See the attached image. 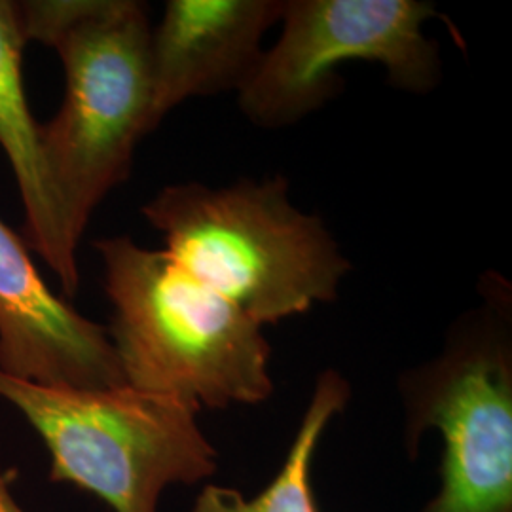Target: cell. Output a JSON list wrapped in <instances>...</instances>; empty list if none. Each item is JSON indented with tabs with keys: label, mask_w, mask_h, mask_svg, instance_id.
Returning <instances> with one entry per match:
<instances>
[{
	"label": "cell",
	"mask_w": 512,
	"mask_h": 512,
	"mask_svg": "<svg viewBox=\"0 0 512 512\" xmlns=\"http://www.w3.org/2000/svg\"><path fill=\"white\" fill-rule=\"evenodd\" d=\"M283 0H169L150 31V124L192 97L239 93L262 61Z\"/></svg>",
	"instance_id": "cell-8"
},
{
	"label": "cell",
	"mask_w": 512,
	"mask_h": 512,
	"mask_svg": "<svg viewBox=\"0 0 512 512\" xmlns=\"http://www.w3.org/2000/svg\"><path fill=\"white\" fill-rule=\"evenodd\" d=\"M484 279V302L450 327L429 361L404 370V444L418 456L427 431L442 439L440 486L416 512H512V300Z\"/></svg>",
	"instance_id": "cell-5"
},
{
	"label": "cell",
	"mask_w": 512,
	"mask_h": 512,
	"mask_svg": "<svg viewBox=\"0 0 512 512\" xmlns=\"http://www.w3.org/2000/svg\"><path fill=\"white\" fill-rule=\"evenodd\" d=\"M12 476L0 469V512H25L12 492Z\"/></svg>",
	"instance_id": "cell-11"
},
{
	"label": "cell",
	"mask_w": 512,
	"mask_h": 512,
	"mask_svg": "<svg viewBox=\"0 0 512 512\" xmlns=\"http://www.w3.org/2000/svg\"><path fill=\"white\" fill-rule=\"evenodd\" d=\"M0 370L50 387L126 385L109 330L48 289L23 241L2 220Z\"/></svg>",
	"instance_id": "cell-7"
},
{
	"label": "cell",
	"mask_w": 512,
	"mask_h": 512,
	"mask_svg": "<svg viewBox=\"0 0 512 512\" xmlns=\"http://www.w3.org/2000/svg\"><path fill=\"white\" fill-rule=\"evenodd\" d=\"M112 306L109 336L126 385L198 412L274 395L264 329L165 251L129 236L95 241Z\"/></svg>",
	"instance_id": "cell-2"
},
{
	"label": "cell",
	"mask_w": 512,
	"mask_h": 512,
	"mask_svg": "<svg viewBox=\"0 0 512 512\" xmlns=\"http://www.w3.org/2000/svg\"><path fill=\"white\" fill-rule=\"evenodd\" d=\"M165 253L262 329L336 302L351 262L325 222L289 200V181L171 184L143 205Z\"/></svg>",
	"instance_id": "cell-3"
},
{
	"label": "cell",
	"mask_w": 512,
	"mask_h": 512,
	"mask_svg": "<svg viewBox=\"0 0 512 512\" xmlns=\"http://www.w3.org/2000/svg\"><path fill=\"white\" fill-rule=\"evenodd\" d=\"M435 16L421 0H283L281 37L238 93L239 109L258 128L294 126L338 97L336 67L349 61L380 63L397 90L429 93L442 80L439 44L423 35Z\"/></svg>",
	"instance_id": "cell-6"
},
{
	"label": "cell",
	"mask_w": 512,
	"mask_h": 512,
	"mask_svg": "<svg viewBox=\"0 0 512 512\" xmlns=\"http://www.w3.org/2000/svg\"><path fill=\"white\" fill-rule=\"evenodd\" d=\"M25 40L59 55L63 105L40 141L65 238L78 251L97 205L129 177L150 124V23L135 0L19 2Z\"/></svg>",
	"instance_id": "cell-1"
},
{
	"label": "cell",
	"mask_w": 512,
	"mask_h": 512,
	"mask_svg": "<svg viewBox=\"0 0 512 512\" xmlns=\"http://www.w3.org/2000/svg\"><path fill=\"white\" fill-rule=\"evenodd\" d=\"M349 399L348 380L336 370H323L315 380L287 458L266 490L245 497L236 488L209 482L190 512H319L311 488L313 458L330 421L346 410Z\"/></svg>",
	"instance_id": "cell-10"
},
{
	"label": "cell",
	"mask_w": 512,
	"mask_h": 512,
	"mask_svg": "<svg viewBox=\"0 0 512 512\" xmlns=\"http://www.w3.org/2000/svg\"><path fill=\"white\" fill-rule=\"evenodd\" d=\"M0 399L44 440L50 480L95 495L112 512H158L171 486H194L219 471V452L198 410L131 385L50 387L0 370Z\"/></svg>",
	"instance_id": "cell-4"
},
{
	"label": "cell",
	"mask_w": 512,
	"mask_h": 512,
	"mask_svg": "<svg viewBox=\"0 0 512 512\" xmlns=\"http://www.w3.org/2000/svg\"><path fill=\"white\" fill-rule=\"evenodd\" d=\"M27 40L19 2L0 0V148L14 169L25 209V241L54 272L67 298L80 287L78 251L65 238L44 162L40 126L23 88L21 54Z\"/></svg>",
	"instance_id": "cell-9"
}]
</instances>
